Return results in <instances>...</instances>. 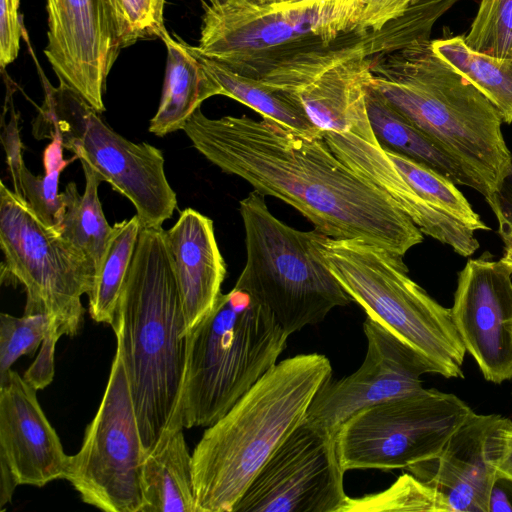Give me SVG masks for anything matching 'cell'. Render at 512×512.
Masks as SVG:
<instances>
[{"instance_id": "cell-10", "label": "cell", "mask_w": 512, "mask_h": 512, "mask_svg": "<svg viewBox=\"0 0 512 512\" xmlns=\"http://www.w3.org/2000/svg\"><path fill=\"white\" fill-rule=\"evenodd\" d=\"M473 412L465 401L436 389L364 408L336 433L342 468H408L436 457Z\"/></svg>"}, {"instance_id": "cell-34", "label": "cell", "mask_w": 512, "mask_h": 512, "mask_svg": "<svg viewBox=\"0 0 512 512\" xmlns=\"http://www.w3.org/2000/svg\"><path fill=\"white\" fill-rule=\"evenodd\" d=\"M5 104L9 109V120L1 121V142L6 153V161L9 168L14 192L23 198L21 176L25 167L23 160V144L19 134V114L12 104L11 94L7 93Z\"/></svg>"}, {"instance_id": "cell-3", "label": "cell", "mask_w": 512, "mask_h": 512, "mask_svg": "<svg viewBox=\"0 0 512 512\" xmlns=\"http://www.w3.org/2000/svg\"><path fill=\"white\" fill-rule=\"evenodd\" d=\"M331 379L332 366L325 355L289 357L208 426L192 453L199 512H233L253 478L302 423L316 393Z\"/></svg>"}, {"instance_id": "cell-44", "label": "cell", "mask_w": 512, "mask_h": 512, "mask_svg": "<svg viewBox=\"0 0 512 512\" xmlns=\"http://www.w3.org/2000/svg\"><path fill=\"white\" fill-rule=\"evenodd\" d=\"M297 1H300V0H288L286 1L287 3H293V2H297Z\"/></svg>"}, {"instance_id": "cell-20", "label": "cell", "mask_w": 512, "mask_h": 512, "mask_svg": "<svg viewBox=\"0 0 512 512\" xmlns=\"http://www.w3.org/2000/svg\"><path fill=\"white\" fill-rule=\"evenodd\" d=\"M172 271L179 290L186 331L215 305L226 276L213 221L192 209H184L165 231Z\"/></svg>"}, {"instance_id": "cell-42", "label": "cell", "mask_w": 512, "mask_h": 512, "mask_svg": "<svg viewBox=\"0 0 512 512\" xmlns=\"http://www.w3.org/2000/svg\"><path fill=\"white\" fill-rule=\"evenodd\" d=\"M13 13L18 15L19 0H9Z\"/></svg>"}, {"instance_id": "cell-19", "label": "cell", "mask_w": 512, "mask_h": 512, "mask_svg": "<svg viewBox=\"0 0 512 512\" xmlns=\"http://www.w3.org/2000/svg\"><path fill=\"white\" fill-rule=\"evenodd\" d=\"M505 420L473 411L436 457L407 469L439 494L448 512H488Z\"/></svg>"}, {"instance_id": "cell-16", "label": "cell", "mask_w": 512, "mask_h": 512, "mask_svg": "<svg viewBox=\"0 0 512 512\" xmlns=\"http://www.w3.org/2000/svg\"><path fill=\"white\" fill-rule=\"evenodd\" d=\"M44 54L59 78L98 113L107 76L122 50L108 0H46Z\"/></svg>"}, {"instance_id": "cell-9", "label": "cell", "mask_w": 512, "mask_h": 512, "mask_svg": "<svg viewBox=\"0 0 512 512\" xmlns=\"http://www.w3.org/2000/svg\"><path fill=\"white\" fill-rule=\"evenodd\" d=\"M2 282L14 281L26 292L24 314H46L55 348L63 336H75L82 325L81 297L92 289L95 269L88 258L58 230L46 225L26 200L0 183Z\"/></svg>"}, {"instance_id": "cell-14", "label": "cell", "mask_w": 512, "mask_h": 512, "mask_svg": "<svg viewBox=\"0 0 512 512\" xmlns=\"http://www.w3.org/2000/svg\"><path fill=\"white\" fill-rule=\"evenodd\" d=\"M336 433L306 421L271 455L233 512H343Z\"/></svg>"}, {"instance_id": "cell-40", "label": "cell", "mask_w": 512, "mask_h": 512, "mask_svg": "<svg viewBox=\"0 0 512 512\" xmlns=\"http://www.w3.org/2000/svg\"><path fill=\"white\" fill-rule=\"evenodd\" d=\"M331 1L332 0H300L297 2L287 3V4L304 6V5H313L315 3H320V4H324V5H327L330 7Z\"/></svg>"}, {"instance_id": "cell-21", "label": "cell", "mask_w": 512, "mask_h": 512, "mask_svg": "<svg viewBox=\"0 0 512 512\" xmlns=\"http://www.w3.org/2000/svg\"><path fill=\"white\" fill-rule=\"evenodd\" d=\"M366 107L381 148L430 168L456 185L470 187L487 196L483 185L457 159L419 130L370 84Z\"/></svg>"}, {"instance_id": "cell-28", "label": "cell", "mask_w": 512, "mask_h": 512, "mask_svg": "<svg viewBox=\"0 0 512 512\" xmlns=\"http://www.w3.org/2000/svg\"><path fill=\"white\" fill-rule=\"evenodd\" d=\"M69 162L63 158L61 141L54 138L43 153L44 174L34 175L25 166L21 176L23 198L46 225L56 230L65 213L62 194L58 193L59 176Z\"/></svg>"}, {"instance_id": "cell-41", "label": "cell", "mask_w": 512, "mask_h": 512, "mask_svg": "<svg viewBox=\"0 0 512 512\" xmlns=\"http://www.w3.org/2000/svg\"><path fill=\"white\" fill-rule=\"evenodd\" d=\"M512 272V249L505 250L504 256L500 259Z\"/></svg>"}, {"instance_id": "cell-5", "label": "cell", "mask_w": 512, "mask_h": 512, "mask_svg": "<svg viewBox=\"0 0 512 512\" xmlns=\"http://www.w3.org/2000/svg\"><path fill=\"white\" fill-rule=\"evenodd\" d=\"M185 338L177 430L208 427L224 416L277 363L288 336L254 294L235 285Z\"/></svg>"}, {"instance_id": "cell-7", "label": "cell", "mask_w": 512, "mask_h": 512, "mask_svg": "<svg viewBox=\"0 0 512 512\" xmlns=\"http://www.w3.org/2000/svg\"><path fill=\"white\" fill-rule=\"evenodd\" d=\"M240 214L247 256L235 285L254 294L288 337L352 302L324 259L327 235L286 225L256 190L240 201Z\"/></svg>"}, {"instance_id": "cell-38", "label": "cell", "mask_w": 512, "mask_h": 512, "mask_svg": "<svg viewBox=\"0 0 512 512\" xmlns=\"http://www.w3.org/2000/svg\"><path fill=\"white\" fill-rule=\"evenodd\" d=\"M497 472L512 478V421L509 418L502 427Z\"/></svg>"}, {"instance_id": "cell-18", "label": "cell", "mask_w": 512, "mask_h": 512, "mask_svg": "<svg viewBox=\"0 0 512 512\" xmlns=\"http://www.w3.org/2000/svg\"><path fill=\"white\" fill-rule=\"evenodd\" d=\"M36 391L10 369L0 377V508L18 485L42 487L65 479L69 457L44 414Z\"/></svg>"}, {"instance_id": "cell-6", "label": "cell", "mask_w": 512, "mask_h": 512, "mask_svg": "<svg viewBox=\"0 0 512 512\" xmlns=\"http://www.w3.org/2000/svg\"><path fill=\"white\" fill-rule=\"evenodd\" d=\"M324 259L367 316L421 354L445 378H463L465 346L451 309L408 276L401 255L361 239L328 238Z\"/></svg>"}, {"instance_id": "cell-8", "label": "cell", "mask_w": 512, "mask_h": 512, "mask_svg": "<svg viewBox=\"0 0 512 512\" xmlns=\"http://www.w3.org/2000/svg\"><path fill=\"white\" fill-rule=\"evenodd\" d=\"M37 139L61 141L135 207L142 227H161L177 207L161 150L136 144L110 128L83 98L60 84H45V99L32 123Z\"/></svg>"}, {"instance_id": "cell-2", "label": "cell", "mask_w": 512, "mask_h": 512, "mask_svg": "<svg viewBox=\"0 0 512 512\" xmlns=\"http://www.w3.org/2000/svg\"><path fill=\"white\" fill-rule=\"evenodd\" d=\"M161 227H141L112 326L144 456L175 420L186 367V322Z\"/></svg>"}, {"instance_id": "cell-25", "label": "cell", "mask_w": 512, "mask_h": 512, "mask_svg": "<svg viewBox=\"0 0 512 512\" xmlns=\"http://www.w3.org/2000/svg\"><path fill=\"white\" fill-rule=\"evenodd\" d=\"M81 164L85 176L84 192L80 194L74 182L66 185L61 193L65 213L58 231L88 258L96 273L108 246L112 226L106 220L98 196L102 179L89 165Z\"/></svg>"}, {"instance_id": "cell-22", "label": "cell", "mask_w": 512, "mask_h": 512, "mask_svg": "<svg viewBox=\"0 0 512 512\" xmlns=\"http://www.w3.org/2000/svg\"><path fill=\"white\" fill-rule=\"evenodd\" d=\"M162 41L167 50L164 85L149 126V131L159 137L182 130L206 99L221 95L220 86L189 49V44L175 40L169 33Z\"/></svg>"}, {"instance_id": "cell-39", "label": "cell", "mask_w": 512, "mask_h": 512, "mask_svg": "<svg viewBox=\"0 0 512 512\" xmlns=\"http://www.w3.org/2000/svg\"><path fill=\"white\" fill-rule=\"evenodd\" d=\"M287 0H218V3L228 2L237 5H265V4H275V3H283Z\"/></svg>"}, {"instance_id": "cell-43", "label": "cell", "mask_w": 512, "mask_h": 512, "mask_svg": "<svg viewBox=\"0 0 512 512\" xmlns=\"http://www.w3.org/2000/svg\"><path fill=\"white\" fill-rule=\"evenodd\" d=\"M208 2L212 3V4H216L218 3V0H207Z\"/></svg>"}, {"instance_id": "cell-37", "label": "cell", "mask_w": 512, "mask_h": 512, "mask_svg": "<svg viewBox=\"0 0 512 512\" xmlns=\"http://www.w3.org/2000/svg\"><path fill=\"white\" fill-rule=\"evenodd\" d=\"M500 511L512 512V478L497 472L490 491L488 512Z\"/></svg>"}, {"instance_id": "cell-23", "label": "cell", "mask_w": 512, "mask_h": 512, "mask_svg": "<svg viewBox=\"0 0 512 512\" xmlns=\"http://www.w3.org/2000/svg\"><path fill=\"white\" fill-rule=\"evenodd\" d=\"M141 512H199L183 429L165 435L141 465Z\"/></svg>"}, {"instance_id": "cell-32", "label": "cell", "mask_w": 512, "mask_h": 512, "mask_svg": "<svg viewBox=\"0 0 512 512\" xmlns=\"http://www.w3.org/2000/svg\"><path fill=\"white\" fill-rule=\"evenodd\" d=\"M121 48L142 39L168 34L164 24L165 0H108Z\"/></svg>"}, {"instance_id": "cell-4", "label": "cell", "mask_w": 512, "mask_h": 512, "mask_svg": "<svg viewBox=\"0 0 512 512\" xmlns=\"http://www.w3.org/2000/svg\"><path fill=\"white\" fill-rule=\"evenodd\" d=\"M370 86L493 191L509 164L502 117L430 39L372 56ZM485 197V198H486Z\"/></svg>"}, {"instance_id": "cell-24", "label": "cell", "mask_w": 512, "mask_h": 512, "mask_svg": "<svg viewBox=\"0 0 512 512\" xmlns=\"http://www.w3.org/2000/svg\"><path fill=\"white\" fill-rule=\"evenodd\" d=\"M189 49L198 58L208 74L218 83L221 95L230 97L259 113L300 133L321 136L303 106L286 92L261 80L241 75L225 65L206 58Z\"/></svg>"}, {"instance_id": "cell-12", "label": "cell", "mask_w": 512, "mask_h": 512, "mask_svg": "<svg viewBox=\"0 0 512 512\" xmlns=\"http://www.w3.org/2000/svg\"><path fill=\"white\" fill-rule=\"evenodd\" d=\"M203 15L197 46L199 55L255 78L271 63L339 35L327 5H236L202 0Z\"/></svg>"}, {"instance_id": "cell-27", "label": "cell", "mask_w": 512, "mask_h": 512, "mask_svg": "<svg viewBox=\"0 0 512 512\" xmlns=\"http://www.w3.org/2000/svg\"><path fill=\"white\" fill-rule=\"evenodd\" d=\"M141 222L137 215L117 222L95 273L89 297V313L98 323L113 326L118 299L136 249Z\"/></svg>"}, {"instance_id": "cell-35", "label": "cell", "mask_w": 512, "mask_h": 512, "mask_svg": "<svg viewBox=\"0 0 512 512\" xmlns=\"http://www.w3.org/2000/svg\"><path fill=\"white\" fill-rule=\"evenodd\" d=\"M486 201L498 220V233L505 250L512 249V153L508 166Z\"/></svg>"}, {"instance_id": "cell-15", "label": "cell", "mask_w": 512, "mask_h": 512, "mask_svg": "<svg viewBox=\"0 0 512 512\" xmlns=\"http://www.w3.org/2000/svg\"><path fill=\"white\" fill-rule=\"evenodd\" d=\"M367 352L352 374L328 381L313 398L305 420L337 433L361 409L423 389L421 376L435 373L415 349L367 316Z\"/></svg>"}, {"instance_id": "cell-1", "label": "cell", "mask_w": 512, "mask_h": 512, "mask_svg": "<svg viewBox=\"0 0 512 512\" xmlns=\"http://www.w3.org/2000/svg\"><path fill=\"white\" fill-rule=\"evenodd\" d=\"M223 172L297 209L333 239H361L403 256L423 241L393 200L343 162L321 136L242 115L208 118L197 109L182 129Z\"/></svg>"}, {"instance_id": "cell-30", "label": "cell", "mask_w": 512, "mask_h": 512, "mask_svg": "<svg viewBox=\"0 0 512 512\" xmlns=\"http://www.w3.org/2000/svg\"><path fill=\"white\" fill-rule=\"evenodd\" d=\"M464 41L475 51L512 58V0H481Z\"/></svg>"}, {"instance_id": "cell-17", "label": "cell", "mask_w": 512, "mask_h": 512, "mask_svg": "<svg viewBox=\"0 0 512 512\" xmlns=\"http://www.w3.org/2000/svg\"><path fill=\"white\" fill-rule=\"evenodd\" d=\"M451 315L483 377L512 379V272L501 261H467L458 275Z\"/></svg>"}, {"instance_id": "cell-31", "label": "cell", "mask_w": 512, "mask_h": 512, "mask_svg": "<svg viewBox=\"0 0 512 512\" xmlns=\"http://www.w3.org/2000/svg\"><path fill=\"white\" fill-rule=\"evenodd\" d=\"M51 322L44 313L22 317L0 315V377L4 376L19 357L31 356L49 339Z\"/></svg>"}, {"instance_id": "cell-36", "label": "cell", "mask_w": 512, "mask_h": 512, "mask_svg": "<svg viewBox=\"0 0 512 512\" xmlns=\"http://www.w3.org/2000/svg\"><path fill=\"white\" fill-rule=\"evenodd\" d=\"M21 25L9 0H0V64L4 68L18 56Z\"/></svg>"}, {"instance_id": "cell-33", "label": "cell", "mask_w": 512, "mask_h": 512, "mask_svg": "<svg viewBox=\"0 0 512 512\" xmlns=\"http://www.w3.org/2000/svg\"><path fill=\"white\" fill-rule=\"evenodd\" d=\"M419 0H359L354 32L363 35L378 32L401 17Z\"/></svg>"}, {"instance_id": "cell-29", "label": "cell", "mask_w": 512, "mask_h": 512, "mask_svg": "<svg viewBox=\"0 0 512 512\" xmlns=\"http://www.w3.org/2000/svg\"><path fill=\"white\" fill-rule=\"evenodd\" d=\"M447 511L439 494L411 473L401 475L388 489L359 498L349 497L343 512Z\"/></svg>"}, {"instance_id": "cell-26", "label": "cell", "mask_w": 512, "mask_h": 512, "mask_svg": "<svg viewBox=\"0 0 512 512\" xmlns=\"http://www.w3.org/2000/svg\"><path fill=\"white\" fill-rule=\"evenodd\" d=\"M434 51L471 82L512 124V58H499L471 49L464 36L431 40Z\"/></svg>"}, {"instance_id": "cell-11", "label": "cell", "mask_w": 512, "mask_h": 512, "mask_svg": "<svg viewBox=\"0 0 512 512\" xmlns=\"http://www.w3.org/2000/svg\"><path fill=\"white\" fill-rule=\"evenodd\" d=\"M323 137L343 162L386 193L422 234L464 257L479 248L475 233L490 228L452 181L353 134L324 132Z\"/></svg>"}, {"instance_id": "cell-13", "label": "cell", "mask_w": 512, "mask_h": 512, "mask_svg": "<svg viewBox=\"0 0 512 512\" xmlns=\"http://www.w3.org/2000/svg\"><path fill=\"white\" fill-rule=\"evenodd\" d=\"M144 450L124 366L117 345L106 390L73 456L65 479L82 501L106 512H141Z\"/></svg>"}]
</instances>
